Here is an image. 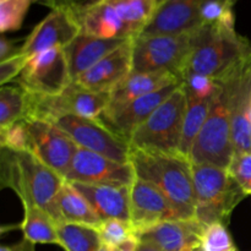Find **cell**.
Returning a JSON list of instances; mask_svg holds the SVG:
<instances>
[{"label": "cell", "instance_id": "cell-1", "mask_svg": "<svg viewBox=\"0 0 251 251\" xmlns=\"http://www.w3.org/2000/svg\"><path fill=\"white\" fill-rule=\"evenodd\" d=\"M130 163L136 178L153 184L169 199L180 220L196 218L193 163L189 157L130 147Z\"/></svg>", "mask_w": 251, "mask_h": 251}, {"label": "cell", "instance_id": "cell-2", "mask_svg": "<svg viewBox=\"0 0 251 251\" xmlns=\"http://www.w3.org/2000/svg\"><path fill=\"white\" fill-rule=\"evenodd\" d=\"M157 9L156 0H78L81 32L109 39L140 36Z\"/></svg>", "mask_w": 251, "mask_h": 251}, {"label": "cell", "instance_id": "cell-3", "mask_svg": "<svg viewBox=\"0 0 251 251\" xmlns=\"http://www.w3.org/2000/svg\"><path fill=\"white\" fill-rule=\"evenodd\" d=\"M0 181L16 193L22 206H36L51 215L65 179L29 151L1 149Z\"/></svg>", "mask_w": 251, "mask_h": 251}, {"label": "cell", "instance_id": "cell-4", "mask_svg": "<svg viewBox=\"0 0 251 251\" xmlns=\"http://www.w3.org/2000/svg\"><path fill=\"white\" fill-rule=\"evenodd\" d=\"M190 34L191 51L186 73L220 80L251 55V42L240 36L235 27L203 25Z\"/></svg>", "mask_w": 251, "mask_h": 251}, {"label": "cell", "instance_id": "cell-5", "mask_svg": "<svg viewBox=\"0 0 251 251\" xmlns=\"http://www.w3.org/2000/svg\"><path fill=\"white\" fill-rule=\"evenodd\" d=\"M196 220L203 226L222 222L228 226L234 208L247 198L228 169L210 164H193Z\"/></svg>", "mask_w": 251, "mask_h": 251}, {"label": "cell", "instance_id": "cell-6", "mask_svg": "<svg viewBox=\"0 0 251 251\" xmlns=\"http://www.w3.org/2000/svg\"><path fill=\"white\" fill-rule=\"evenodd\" d=\"M220 90L211 100L207 119L190 152L193 164H210L228 169L234 156L232 140L230 92L226 80H217Z\"/></svg>", "mask_w": 251, "mask_h": 251}, {"label": "cell", "instance_id": "cell-7", "mask_svg": "<svg viewBox=\"0 0 251 251\" xmlns=\"http://www.w3.org/2000/svg\"><path fill=\"white\" fill-rule=\"evenodd\" d=\"M186 105L188 100L181 85L135 130L129 140V146L164 153H180Z\"/></svg>", "mask_w": 251, "mask_h": 251}, {"label": "cell", "instance_id": "cell-8", "mask_svg": "<svg viewBox=\"0 0 251 251\" xmlns=\"http://www.w3.org/2000/svg\"><path fill=\"white\" fill-rule=\"evenodd\" d=\"M110 102V92L88 90L73 81L61 93L39 96L28 92V110L25 120L53 122L63 115L98 120Z\"/></svg>", "mask_w": 251, "mask_h": 251}, {"label": "cell", "instance_id": "cell-9", "mask_svg": "<svg viewBox=\"0 0 251 251\" xmlns=\"http://www.w3.org/2000/svg\"><path fill=\"white\" fill-rule=\"evenodd\" d=\"M190 33L137 36L132 44L131 73H171L183 81L191 51Z\"/></svg>", "mask_w": 251, "mask_h": 251}, {"label": "cell", "instance_id": "cell-10", "mask_svg": "<svg viewBox=\"0 0 251 251\" xmlns=\"http://www.w3.org/2000/svg\"><path fill=\"white\" fill-rule=\"evenodd\" d=\"M14 82L33 95L55 96L63 92L73 82L64 48L49 49L29 56Z\"/></svg>", "mask_w": 251, "mask_h": 251}, {"label": "cell", "instance_id": "cell-11", "mask_svg": "<svg viewBox=\"0 0 251 251\" xmlns=\"http://www.w3.org/2000/svg\"><path fill=\"white\" fill-rule=\"evenodd\" d=\"M51 123L69 135L81 149L96 152L119 163H130V146L100 120L63 115Z\"/></svg>", "mask_w": 251, "mask_h": 251}, {"label": "cell", "instance_id": "cell-12", "mask_svg": "<svg viewBox=\"0 0 251 251\" xmlns=\"http://www.w3.org/2000/svg\"><path fill=\"white\" fill-rule=\"evenodd\" d=\"M26 122L29 132V152L65 179L78 150L76 142L54 123L41 119Z\"/></svg>", "mask_w": 251, "mask_h": 251}, {"label": "cell", "instance_id": "cell-13", "mask_svg": "<svg viewBox=\"0 0 251 251\" xmlns=\"http://www.w3.org/2000/svg\"><path fill=\"white\" fill-rule=\"evenodd\" d=\"M220 80L229 87L234 153L251 152V55Z\"/></svg>", "mask_w": 251, "mask_h": 251}, {"label": "cell", "instance_id": "cell-14", "mask_svg": "<svg viewBox=\"0 0 251 251\" xmlns=\"http://www.w3.org/2000/svg\"><path fill=\"white\" fill-rule=\"evenodd\" d=\"M136 179L131 163H119L96 152L78 147L65 180L92 185L130 186Z\"/></svg>", "mask_w": 251, "mask_h": 251}, {"label": "cell", "instance_id": "cell-15", "mask_svg": "<svg viewBox=\"0 0 251 251\" xmlns=\"http://www.w3.org/2000/svg\"><path fill=\"white\" fill-rule=\"evenodd\" d=\"M75 7L53 9L28 34L20 53L32 56L54 48H66L78 34L81 26Z\"/></svg>", "mask_w": 251, "mask_h": 251}, {"label": "cell", "instance_id": "cell-16", "mask_svg": "<svg viewBox=\"0 0 251 251\" xmlns=\"http://www.w3.org/2000/svg\"><path fill=\"white\" fill-rule=\"evenodd\" d=\"M181 85L183 83L167 86L157 92L122 105H108L98 120L113 134L129 144L130 137L135 130L144 124L152 113Z\"/></svg>", "mask_w": 251, "mask_h": 251}, {"label": "cell", "instance_id": "cell-17", "mask_svg": "<svg viewBox=\"0 0 251 251\" xmlns=\"http://www.w3.org/2000/svg\"><path fill=\"white\" fill-rule=\"evenodd\" d=\"M180 220L169 199L153 184L136 178L130 186V223L135 237L166 221Z\"/></svg>", "mask_w": 251, "mask_h": 251}, {"label": "cell", "instance_id": "cell-18", "mask_svg": "<svg viewBox=\"0 0 251 251\" xmlns=\"http://www.w3.org/2000/svg\"><path fill=\"white\" fill-rule=\"evenodd\" d=\"M201 4L202 0H167L157 6L140 36H176L195 31L202 26Z\"/></svg>", "mask_w": 251, "mask_h": 251}, {"label": "cell", "instance_id": "cell-19", "mask_svg": "<svg viewBox=\"0 0 251 251\" xmlns=\"http://www.w3.org/2000/svg\"><path fill=\"white\" fill-rule=\"evenodd\" d=\"M134 38L125 41L115 50L83 73L76 82L88 90L112 92L131 74Z\"/></svg>", "mask_w": 251, "mask_h": 251}, {"label": "cell", "instance_id": "cell-20", "mask_svg": "<svg viewBox=\"0 0 251 251\" xmlns=\"http://www.w3.org/2000/svg\"><path fill=\"white\" fill-rule=\"evenodd\" d=\"M205 227L196 218L172 220L141 230L136 238L152 243L162 251H193L200 247Z\"/></svg>", "mask_w": 251, "mask_h": 251}, {"label": "cell", "instance_id": "cell-21", "mask_svg": "<svg viewBox=\"0 0 251 251\" xmlns=\"http://www.w3.org/2000/svg\"><path fill=\"white\" fill-rule=\"evenodd\" d=\"M71 184L88 201L102 221L122 220L130 222V186L131 185Z\"/></svg>", "mask_w": 251, "mask_h": 251}, {"label": "cell", "instance_id": "cell-22", "mask_svg": "<svg viewBox=\"0 0 251 251\" xmlns=\"http://www.w3.org/2000/svg\"><path fill=\"white\" fill-rule=\"evenodd\" d=\"M125 41L127 39L100 38L81 32L66 48H64L68 58L71 80H77L83 73L90 70Z\"/></svg>", "mask_w": 251, "mask_h": 251}, {"label": "cell", "instance_id": "cell-23", "mask_svg": "<svg viewBox=\"0 0 251 251\" xmlns=\"http://www.w3.org/2000/svg\"><path fill=\"white\" fill-rule=\"evenodd\" d=\"M176 83L183 81L171 73H131L110 92L108 105L125 104Z\"/></svg>", "mask_w": 251, "mask_h": 251}, {"label": "cell", "instance_id": "cell-24", "mask_svg": "<svg viewBox=\"0 0 251 251\" xmlns=\"http://www.w3.org/2000/svg\"><path fill=\"white\" fill-rule=\"evenodd\" d=\"M50 216L56 223H80L100 227L103 222L88 201L66 180L56 196Z\"/></svg>", "mask_w": 251, "mask_h": 251}, {"label": "cell", "instance_id": "cell-25", "mask_svg": "<svg viewBox=\"0 0 251 251\" xmlns=\"http://www.w3.org/2000/svg\"><path fill=\"white\" fill-rule=\"evenodd\" d=\"M21 230L25 239L33 244H54L60 247L56 222L47 211L36 206H24Z\"/></svg>", "mask_w": 251, "mask_h": 251}, {"label": "cell", "instance_id": "cell-26", "mask_svg": "<svg viewBox=\"0 0 251 251\" xmlns=\"http://www.w3.org/2000/svg\"><path fill=\"white\" fill-rule=\"evenodd\" d=\"M60 247L65 251H98L102 248L98 227L80 223H56Z\"/></svg>", "mask_w": 251, "mask_h": 251}, {"label": "cell", "instance_id": "cell-27", "mask_svg": "<svg viewBox=\"0 0 251 251\" xmlns=\"http://www.w3.org/2000/svg\"><path fill=\"white\" fill-rule=\"evenodd\" d=\"M28 110V92L21 86H1L0 88V127L25 120Z\"/></svg>", "mask_w": 251, "mask_h": 251}, {"label": "cell", "instance_id": "cell-28", "mask_svg": "<svg viewBox=\"0 0 251 251\" xmlns=\"http://www.w3.org/2000/svg\"><path fill=\"white\" fill-rule=\"evenodd\" d=\"M188 100V98H186ZM210 102H201V100H188L186 105L185 118H184L183 135H181L180 151L181 154L190 158V152L196 137L200 134L206 119H207L208 112H210Z\"/></svg>", "mask_w": 251, "mask_h": 251}, {"label": "cell", "instance_id": "cell-29", "mask_svg": "<svg viewBox=\"0 0 251 251\" xmlns=\"http://www.w3.org/2000/svg\"><path fill=\"white\" fill-rule=\"evenodd\" d=\"M238 0H202L201 22L203 25H226L235 27L234 6Z\"/></svg>", "mask_w": 251, "mask_h": 251}, {"label": "cell", "instance_id": "cell-30", "mask_svg": "<svg viewBox=\"0 0 251 251\" xmlns=\"http://www.w3.org/2000/svg\"><path fill=\"white\" fill-rule=\"evenodd\" d=\"M183 88L188 100L210 102L220 90V82L201 74L186 73L183 77Z\"/></svg>", "mask_w": 251, "mask_h": 251}, {"label": "cell", "instance_id": "cell-31", "mask_svg": "<svg viewBox=\"0 0 251 251\" xmlns=\"http://www.w3.org/2000/svg\"><path fill=\"white\" fill-rule=\"evenodd\" d=\"M200 248L202 251H239L228 230V226L222 222L206 226L201 235Z\"/></svg>", "mask_w": 251, "mask_h": 251}, {"label": "cell", "instance_id": "cell-32", "mask_svg": "<svg viewBox=\"0 0 251 251\" xmlns=\"http://www.w3.org/2000/svg\"><path fill=\"white\" fill-rule=\"evenodd\" d=\"M33 2L34 0H0V29L2 33L19 29Z\"/></svg>", "mask_w": 251, "mask_h": 251}, {"label": "cell", "instance_id": "cell-33", "mask_svg": "<svg viewBox=\"0 0 251 251\" xmlns=\"http://www.w3.org/2000/svg\"><path fill=\"white\" fill-rule=\"evenodd\" d=\"M98 232L103 245H107L112 249L119 247L131 238H136L131 223L122 220L103 221L98 227Z\"/></svg>", "mask_w": 251, "mask_h": 251}, {"label": "cell", "instance_id": "cell-34", "mask_svg": "<svg viewBox=\"0 0 251 251\" xmlns=\"http://www.w3.org/2000/svg\"><path fill=\"white\" fill-rule=\"evenodd\" d=\"M0 147L11 151H29V132L26 120L0 127Z\"/></svg>", "mask_w": 251, "mask_h": 251}, {"label": "cell", "instance_id": "cell-35", "mask_svg": "<svg viewBox=\"0 0 251 251\" xmlns=\"http://www.w3.org/2000/svg\"><path fill=\"white\" fill-rule=\"evenodd\" d=\"M228 172L248 196L251 195V152L234 153Z\"/></svg>", "mask_w": 251, "mask_h": 251}, {"label": "cell", "instance_id": "cell-36", "mask_svg": "<svg viewBox=\"0 0 251 251\" xmlns=\"http://www.w3.org/2000/svg\"><path fill=\"white\" fill-rule=\"evenodd\" d=\"M28 59L29 56L20 53L12 58L7 59V60L1 61L0 63V83H1V86L14 81L24 70Z\"/></svg>", "mask_w": 251, "mask_h": 251}, {"label": "cell", "instance_id": "cell-37", "mask_svg": "<svg viewBox=\"0 0 251 251\" xmlns=\"http://www.w3.org/2000/svg\"><path fill=\"white\" fill-rule=\"evenodd\" d=\"M20 51H21V48H17L14 42L7 39L6 37H1L0 39V60H7V59L20 54Z\"/></svg>", "mask_w": 251, "mask_h": 251}, {"label": "cell", "instance_id": "cell-38", "mask_svg": "<svg viewBox=\"0 0 251 251\" xmlns=\"http://www.w3.org/2000/svg\"><path fill=\"white\" fill-rule=\"evenodd\" d=\"M77 1L78 0H34V2L46 5L51 10L59 9V7H75Z\"/></svg>", "mask_w": 251, "mask_h": 251}, {"label": "cell", "instance_id": "cell-39", "mask_svg": "<svg viewBox=\"0 0 251 251\" xmlns=\"http://www.w3.org/2000/svg\"><path fill=\"white\" fill-rule=\"evenodd\" d=\"M34 245L36 244L24 238L21 242L16 243L14 245H2L0 251H36L34 250Z\"/></svg>", "mask_w": 251, "mask_h": 251}, {"label": "cell", "instance_id": "cell-40", "mask_svg": "<svg viewBox=\"0 0 251 251\" xmlns=\"http://www.w3.org/2000/svg\"><path fill=\"white\" fill-rule=\"evenodd\" d=\"M137 243H139V239H137V238H131V239L123 243L119 247L114 248L113 251H136Z\"/></svg>", "mask_w": 251, "mask_h": 251}, {"label": "cell", "instance_id": "cell-41", "mask_svg": "<svg viewBox=\"0 0 251 251\" xmlns=\"http://www.w3.org/2000/svg\"><path fill=\"white\" fill-rule=\"evenodd\" d=\"M136 251H162L158 247H156L152 243L146 242V240H139L137 243Z\"/></svg>", "mask_w": 251, "mask_h": 251}, {"label": "cell", "instance_id": "cell-42", "mask_svg": "<svg viewBox=\"0 0 251 251\" xmlns=\"http://www.w3.org/2000/svg\"><path fill=\"white\" fill-rule=\"evenodd\" d=\"M98 251H113V249H112V248L107 247V245H102V248H100V249Z\"/></svg>", "mask_w": 251, "mask_h": 251}, {"label": "cell", "instance_id": "cell-43", "mask_svg": "<svg viewBox=\"0 0 251 251\" xmlns=\"http://www.w3.org/2000/svg\"><path fill=\"white\" fill-rule=\"evenodd\" d=\"M164 1H167V0H156V4H157V6H159V5H161V4H163Z\"/></svg>", "mask_w": 251, "mask_h": 251}, {"label": "cell", "instance_id": "cell-44", "mask_svg": "<svg viewBox=\"0 0 251 251\" xmlns=\"http://www.w3.org/2000/svg\"><path fill=\"white\" fill-rule=\"evenodd\" d=\"M193 251H202V249H201V248H200V247H196V248H195V249H194Z\"/></svg>", "mask_w": 251, "mask_h": 251}]
</instances>
